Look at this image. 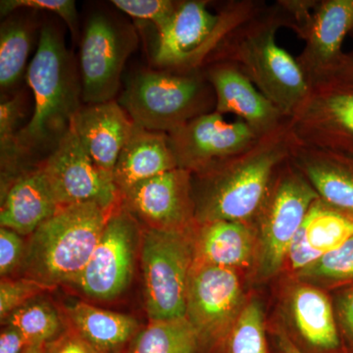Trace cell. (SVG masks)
I'll return each instance as SVG.
<instances>
[{
  "label": "cell",
  "instance_id": "603a6c76",
  "mask_svg": "<svg viewBox=\"0 0 353 353\" xmlns=\"http://www.w3.org/2000/svg\"><path fill=\"white\" fill-rule=\"evenodd\" d=\"M176 168L168 134L134 124L118 157L113 179L122 196L134 185Z\"/></svg>",
  "mask_w": 353,
  "mask_h": 353
},
{
  "label": "cell",
  "instance_id": "484cf974",
  "mask_svg": "<svg viewBox=\"0 0 353 353\" xmlns=\"http://www.w3.org/2000/svg\"><path fill=\"white\" fill-rule=\"evenodd\" d=\"M128 353H204L196 330L187 317L150 321L134 336Z\"/></svg>",
  "mask_w": 353,
  "mask_h": 353
},
{
  "label": "cell",
  "instance_id": "b9f144b4",
  "mask_svg": "<svg viewBox=\"0 0 353 353\" xmlns=\"http://www.w3.org/2000/svg\"><path fill=\"white\" fill-rule=\"evenodd\" d=\"M41 348L43 345H34V347L26 348L24 353H41Z\"/></svg>",
  "mask_w": 353,
  "mask_h": 353
},
{
  "label": "cell",
  "instance_id": "9a60e30c",
  "mask_svg": "<svg viewBox=\"0 0 353 353\" xmlns=\"http://www.w3.org/2000/svg\"><path fill=\"white\" fill-rule=\"evenodd\" d=\"M192 172H165L134 185L122 194V204L148 228L190 230L196 226Z\"/></svg>",
  "mask_w": 353,
  "mask_h": 353
},
{
  "label": "cell",
  "instance_id": "4dcf8cb0",
  "mask_svg": "<svg viewBox=\"0 0 353 353\" xmlns=\"http://www.w3.org/2000/svg\"><path fill=\"white\" fill-rule=\"evenodd\" d=\"M301 283L317 288H345L353 285V236L341 248L322 255L296 273Z\"/></svg>",
  "mask_w": 353,
  "mask_h": 353
},
{
  "label": "cell",
  "instance_id": "2e32d148",
  "mask_svg": "<svg viewBox=\"0 0 353 353\" xmlns=\"http://www.w3.org/2000/svg\"><path fill=\"white\" fill-rule=\"evenodd\" d=\"M202 70L214 90L216 112L234 114L261 137L289 121L236 65L215 61Z\"/></svg>",
  "mask_w": 353,
  "mask_h": 353
},
{
  "label": "cell",
  "instance_id": "7a4b0ae2",
  "mask_svg": "<svg viewBox=\"0 0 353 353\" xmlns=\"http://www.w3.org/2000/svg\"><path fill=\"white\" fill-rule=\"evenodd\" d=\"M292 143L287 122L240 154L192 173L197 224H252L279 169L290 160Z\"/></svg>",
  "mask_w": 353,
  "mask_h": 353
},
{
  "label": "cell",
  "instance_id": "836d02e7",
  "mask_svg": "<svg viewBox=\"0 0 353 353\" xmlns=\"http://www.w3.org/2000/svg\"><path fill=\"white\" fill-rule=\"evenodd\" d=\"M48 289L50 288L48 285L29 278L2 280L0 283V318L2 321L14 311L31 303L34 297Z\"/></svg>",
  "mask_w": 353,
  "mask_h": 353
},
{
  "label": "cell",
  "instance_id": "ba28073f",
  "mask_svg": "<svg viewBox=\"0 0 353 353\" xmlns=\"http://www.w3.org/2000/svg\"><path fill=\"white\" fill-rule=\"evenodd\" d=\"M194 228H146L141 234L145 307L150 321L185 317L188 281L194 260Z\"/></svg>",
  "mask_w": 353,
  "mask_h": 353
},
{
  "label": "cell",
  "instance_id": "ab89813d",
  "mask_svg": "<svg viewBox=\"0 0 353 353\" xmlns=\"http://www.w3.org/2000/svg\"><path fill=\"white\" fill-rule=\"evenodd\" d=\"M273 350L275 353H304L283 329H278L273 334Z\"/></svg>",
  "mask_w": 353,
  "mask_h": 353
},
{
  "label": "cell",
  "instance_id": "44dd1931",
  "mask_svg": "<svg viewBox=\"0 0 353 353\" xmlns=\"http://www.w3.org/2000/svg\"><path fill=\"white\" fill-rule=\"evenodd\" d=\"M60 208L43 171L37 165L14 179L2 196L0 224L27 236Z\"/></svg>",
  "mask_w": 353,
  "mask_h": 353
},
{
  "label": "cell",
  "instance_id": "30bf717a",
  "mask_svg": "<svg viewBox=\"0 0 353 353\" xmlns=\"http://www.w3.org/2000/svg\"><path fill=\"white\" fill-rule=\"evenodd\" d=\"M288 127L299 145L353 158V83L327 78L311 85Z\"/></svg>",
  "mask_w": 353,
  "mask_h": 353
},
{
  "label": "cell",
  "instance_id": "e0dca14e",
  "mask_svg": "<svg viewBox=\"0 0 353 353\" xmlns=\"http://www.w3.org/2000/svg\"><path fill=\"white\" fill-rule=\"evenodd\" d=\"M347 36H353V0H319L305 46L296 57L310 87L338 68Z\"/></svg>",
  "mask_w": 353,
  "mask_h": 353
},
{
  "label": "cell",
  "instance_id": "52a82bcc",
  "mask_svg": "<svg viewBox=\"0 0 353 353\" xmlns=\"http://www.w3.org/2000/svg\"><path fill=\"white\" fill-rule=\"evenodd\" d=\"M317 199V192L290 158L279 169L250 224L256 234L259 280L274 277L284 266L290 243Z\"/></svg>",
  "mask_w": 353,
  "mask_h": 353
},
{
  "label": "cell",
  "instance_id": "7402d4cb",
  "mask_svg": "<svg viewBox=\"0 0 353 353\" xmlns=\"http://www.w3.org/2000/svg\"><path fill=\"white\" fill-rule=\"evenodd\" d=\"M194 248L196 263L236 271L256 259V234L250 225L233 221L197 224Z\"/></svg>",
  "mask_w": 353,
  "mask_h": 353
},
{
  "label": "cell",
  "instance_id": "d4e9b609",
  "mask_svg": "<svg viewBox=\"0 0 353 353\" xmlns=\"http://www.w3.org/2000/svg\"><path fill=\"white\" fill-rule=\"evenodd\" d=\"M26 10V9H25ZM24 9L7 16L0 26V88L2 94L12 95L23 77L37 29L34 14Z\"/></svg>",
  "mask_w": 353,
  "mask_h": 353
},
{
  "label": "cell",
  "instance_id": "e575fe53",
  "mask_svg": "<svg viewBox=\"0 0 353 353\" xmlns=\"http://www.w3.org/2000/svg\"><path fill=\"white\" fill-rule=\"evenodd\" d=\"M318 1L319 0H278L277 1L287 20L288 29L292 30L303 41H305L310 31Z\"/></svg>",
  "mask_w": 353,
  "mask_h": 353
},
{
  "label": "cell",
  "instance_id": "d6a6232c",
  "mask_svg": "<svg viewBox=\"0 0 353 353\" xmlns=\"http://www.w3.org/2000/svg\"><path fill=\"white\" fill-rule=\"evenodd\" d=\"M179 2L173 0H113L111 3L121 12L134 19L152 22L157 32H159L170 21Z\"/></svg>",
  "mask_w": 353,
  "mask_h": 353
},
{
  "label": "cell",
  "instance_id": "ffe728a7",
  "mask_svg": "<svg viewBox=\"0 0 353 353\" xmlns=\"http://www.w3.org/2000/svg\"><path fill=\"white\" fill-rule=\"evenodd\" d=\"M290 161L307 179L323 203L353 218V158L294 141Z\"/></svg>",
  "mask_w": 353,
  "mask_h": 353
},
{
  "label": "cell",
  "instance_id": "60d3db41",
  "mask_svg": "<svg viewBox=\"0 0 353 353\" xmlns=\"http://www.w3.org/2000/svg\"><path fill=\"white\" fill-rule=\"evenodd\" d=\"M327 78H336L345 81V82L353 83V50L350 52L345 53L338 68L334 70L333 73Z\"/></svg>",
  "mask_w": 353,
  "mask_h": 353
},
{
  "label": "cell",
  "instance_id": "d6986e66",
  "mask_svg": "<svg viewBox=\"0 0 353 353\" xmlns=\"http://www.w3.org/2000/svg\"><path fill=\"white\" fill-rule=\"evenodd\" d=\"M71 125L90 159L101 171L113 176L121 150L134 127L119 101L85 104Z\"/></svg>",
  "mask_w": 353,
  "mask_h": 353
},
{
  "label": "cell",
  "instance_id": "f35d334b",
  "mask_svg": "<svg viewBox=\"0 0 353 353\" xmlns=\"http://www.w3.org/2000/svg\"><path fill=\"white\" fill-rule=\"evenodd\" d=\"M24 336L10 326H6L0 334V353H24L28 348Z\"/></svg>",
  "mask_w": 353,
  "mask_h": 353
},
{
  "label": "cell",
  "instance_id": "9c48e42d",
  "mask_svg": "<svg viewBox=\"0 0 353 353\" xmlns=\"http://www.w3.org/2000/svg\"><path fill=\"white\" fill-rule=\"evenodd\" d=\"M138 34L128 23L106 12H95L80 38L79 71L85 104L114 101L128 58L138 46Z\"/></svg>",
  "mask_w": 353,
  "mask_h": 353
},
{
  "label": "cell",
  "instance_id": "6da1fadb",
  "mask_svg": "<svg viewBox=\"0 0 353 353\" xmlns=\"http://www.w3.org/2000/svg\"><path fill=\"white\" fill-rule=\"evenodd\" d=\"M34 111L16 138L26 169L31 161L50 154L82 108L79 66L65 46L63 31L48 22L39 30L38 48L26 74ZM41 160V161H43Z\"/></svg>",
  "mask_w": 353,
  "mask_h": 353
},
{
  "label": "cell",
  "instance_id": "5b68a950",
  "mask_svg": "<svg viewBox=\"0 0 353 353\" xmlns=\"http://www.w3.org/2000/svg\"><path fill=\"white\" fill-rule=\"evenodd\" d=\"M120 105L134 124L165 134L215 110L212 85L203 70H143L128 81Z\"/></svg>",
  "mask_w": 353,
  "mask_h": 353
},
{
  "label": "cell",
  "instance_id": "f546056e",
  "mask_svg": "<svg viewBox=\"0 0 353 353\" xmlns=\"http://www.w3.org/2000/svg\"><path fill=\"white\" fill-rule=\"evenodd\" d=\"M27 95L22 90L2 99L0 104V153L2 175L19 176L27 170L21 160L16 138L26 116Z\"/></svg>",
  "mask_w": 353,
  "mask_h": 353
},
{
  "label": "cell",
  "instance_id": "83f0119b",
  "mask_svg": "<svg viewBox=\"0 0 353 353\" xmlns=\"http://www.w3.org/2000/svg\"><path fill=\"white\" fill-rule=\"evenodd\" d=\"M306 238L321 255L334 252L353 236V218L330 208L317 199L306 215Z\"/></svg>",
  "mask_w": 353,
  "mask_h": 353
},
{
  "label": "cell",
  "instance_id": "277c9868",
  "mask_svg": "<svg viewBox=\"0 0 353 353\" xmlns=\"http://www.w3.org/2000/svg\"><path fill=\"white\" fill-rule=\"evenodd\" d=\"M115 209L94 202L58 209L31 234L23 261L28 278L50 288L75 285Z\"/></svg>",
  "mask_w": 353,
  "mask_h": 353
},
{
  "label": "cell",
  "instance_id": "4316f807",
  "mask_svg": "<svg viewBox=\"0 0 353 353\" xmlns=\"http://www.w3.org/2000/svg\"><path fill=\"white\" fill-rule=\"evenodd\" d=\"M208 353H275L269 343L259 299L245 303L233 327Z\"/></svg>",
  "mask_w": 353,
  "mask_h": 353
},
{
  "label": "cell",
  "instance_id": "8d00e7d4",
  "mask_svg": "<svg viewBox=\"0 0 353 353\" xmlns=\"http://www.w3.org/2000/svg\"><path fill=\"white\" fill-rule=\"evenodd\" d=\"M334 309L345 353H353V285L338 292Z\"/></svg>",
  "mask_w": 353,
  "mask_h": 353
},
{
  "label": "cell",
  "instance_id": "cb8c5ba5",
  "mask_svg": "<svg viewBox=\"0 0 353 353\" xmlns=\"http://www.w3.org/2000/svg\"><path fill=\"white\" fill-rule=\"evenodd\" d=\"M70 328L97 353H121L134 341L138 322L132 316L104 310L85 303L67 309Z\"/></svg>",
  "mask_w": 353,
  "mask_h": 353
},
{
  "label": "cell",
  "instance_id": "4fadbf2b",
  "mask_svg": "<svg viewBox=\"0 0 353 353\" xmlns=\"http://www.w3.org/2000/svg\"><path fill=\"white\" fill-rule=\"evenodd\" d=\"M138 240V222L121 204L109 217L77 287L97 301H110L122 294L134 273Z\"/></svg>",
  "mask_w": 353,
  "mask_h": 353
},
{
  "label": "cell",
  "instance_id": "74e56055",
  "mask_svg": "<svg viewBox=\"0 0 353 353\" xmlns=\"http://www.w3.org/2000/svg\"><path fill=\"white\" fill-rule=\"evenodd\" d=\"M41 353H97L82 336L69 328L59 336L44 343Z\"/></svg>",
  "mask_w": 353,
  "mask_h": 353
},
{
  "label": "cell",
  "instance_id": "7c38bea8",
  "mask_svg": "<svg viewBox=\"0 0 353 353\" xmlns=\"http://www.w3.org/2000/svg\"><path fill=\"white\" fill-rule=\"evenodd\" d=\"M38 166L60 208L94 202L113 210L122 204L113 176L90 159L72 125L55 150Z\"/></svg>",
  "mask_w": 353,
  "mask_h": 353
},
{
  "label": "cell",
  "instance_id": "8992f818",
  "mask_svg": "<svg viewBox=\"0 0 353 353\" xmlns=\"http://www.w3.org/2000/svg\"><path fill=\"white\" fill-rule=\"evenodd\" d=\"M263 2H230L219 13L208 9V1L179 2L163 29L157 32L152 62L157 69L172 72L201 70L234 28L256 12Z\"/></svg>",
  "mask_w": 353,
  "mask_h": 353
},
{
  "label": "cell",
  "instance_id": "f1b7e54d",
  "mask_svg": "<svg viewBox=\"0 0 353 353\" xmlns=\"http://www.w3.org/2000/svg\"><path fill=\"white\" fill-rule=\"evenodd\" d=\"M6 326L17 330L28 347L43 345L62 333V323L57 311L50 303L34 301L25 304L11 313Z\"/></svg>",
  "mask_w": 353,
  "mask_h": 353
},
{
  "label": "cell",
  "instance_id": "ac0fdd59",
  "mask_svg": "<svg viewBox=\"0 0 353 353\" xmlns=\"http://www.w3.org/2000/svg\"><path fill=\"white\" fill-rule=\"evenodd\" d=\"M288 303L290 336L304 353H345L333 303L322 290L301 282L290 290Z\"/></svg>",
  "mask_w": 353,
  "mask_h": 353
},
{
  "label": "cell",
  "instance_id": "5bb4252c",
  "mask_svg": "<svg viewBox=\"0 0 353 353\" xmlns=\"http://www.w3.org/2000/svg\"><path fill=\"white\" fill-rule=\"evenodd\" d=\"M168 138L179 168L196 173L245 152L261 136L243 121H228L212 111L170 132Z\"/></svg>",
  "mask_w": 353,
  "mask_h": 353
},
{
  "label": "cell",
  "instance_id": "d590c367",
  "mask_svg": "<svg viewBox=\"0 0 353 353\" xmlns=\"http://www.w3.org/2000/svg\"><path fill=\"white\" fill-rule=\"evenodd\" d=\"M26 248L21 234L12 230L0 229V275L1 277L12 274L24 261Z\"/></svg>",
  "mask_w": 353,
  "mask_h": 353
},
{
  "label": "cell",
  "instance_id": "8fae6325",
  "mask_svg": "<svg viewBox=\"0 0 353 353\" xmlns=\"http://www.w3.org/2000/svg\"><path fill=\"white\" fill-rule=\"evenodd\" d=\"M236 270L194 262L188 281L187 313L204 353L228 334L245 306Z\"/></svg>",
  "mask_w": 353,
  "mask_h": 353
},
{
  "label": "cell",
  "instance_id": "1f68e13d",
  "mask_svg": "<svg viewBox=\"0 0 353 353\" xmlns=\"http://www.w3.org/2000/svg\"><path fill=\"white\" fill-rule=\"evenodd\" d=\"M20 9L48 11L55 14L64 21L75 41H80L78 12L76 2L73 0H2L0 2L2 17H7Z\"/></svg>",
  "mask_w": 353,
  "mask_h": 353
},
{
  "label": "cell",
  "instance_id": "3957f363",
  "mask_svg": "<svg viewBox=\"0 0 353 353\" xmlns=\"http://www.w3.org/2000/svg\"><path fill=\"white\" fill-rule=\"evenodd\" d=\"M281 28L288 24L277 1L272 6L263 3L228 34L205 65L215 61L236 65L290 119L311 87L296 58L276 41Z\"/></svg>",
  "mask_w": 353,
  "mask_h": 353
}]
</instances>
